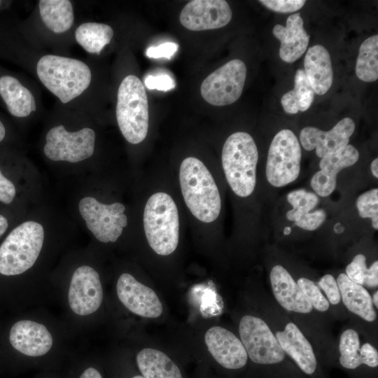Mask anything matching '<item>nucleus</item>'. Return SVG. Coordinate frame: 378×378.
I'll return each instance as SVG.
<instances>
[{"label": "nucleus", "instance_id": "obj_1", "mask_svg": "<svg viewBox=\"0 0 378 378\" xmlns=\"http://www.w3.org/2000/svg\"><path fill=\"white\" fill-rule=\"evenodd\" d=\"M179 181L185 203L192 214L204 223L215 220L220 211L221 200L216 182L204 163L194 157L184 159Z\"/></svg>", "mask_w": 378, "mask_h": 378}, {"label": "nucleus", "instance_id": "obj_2", "mask_svg": "<svg viewBox=\"0 0 378 378\" xmlns=\"http://www.w3.org/2000/svg\"><path fill=\"white\" fill-rule=\"evenodd\" d=\"M42 84L62 103L80 96L89 87L91 70L83 62L55 55H46L36 64Z\"/></svg>", "mask_w": 378, "mask_h": 378}, {"label": "nucleus", "instance_id": "obj_3", "mask_svg": "<svg viewBox=\"0 0 378 378\" xmlns=\"http://www.w3.org/2000/svg\"><path fill=\"white\" fill-rule=\"evenodd\" d=\"M222 165L227 181L238 196L246 197L256 183L258 152L253 137L244 132L232 134L222 150Z\"/></svg>", "mask_w": 378, "mask_h": 378}, {"label": "nucleus", "instance_id": "obj_4", "mask_svg": "<svg viewBox=\"0 0 378 378\" xmlns=\"http://www.w3.org/2000/svg\"><path fill=\"white\" fill-rule=\"evenodd\" d=\"M44 237L43 225L35 220L12 228L0 245V274L13 276L29 270L40 255Z\"/></svg>", "mask_w": 378, "mask_h": 378}, {"label": "nucleus", "instance_id": "obj_5", "mask_svg": "<svg viewBox=\"0 0 378 378\" xmlns=\"http://www.w3.org/2000/svg\"><path fill=\"white\" fill-rule=\"evenodd\" d=\"M144 227L148 244L156 253L168 255L176 250L179 237L178 213L169 195L159 192L149 197L144 211Z\"/></svg>", "mask_w": 378, "mask_h": 378}, {"label": "nucleus", "instance_id": "obj_6", "mask_svg": "<svg viewBox=\"0 0 378 378\" xmlns=\"http://www.w3.org/2000/svg\"><path fill=\"white\" fill-rule=\"evenodd\" d=\"M116 119L124 138L137 144L146 137L148 130V102L145 88L134 75L124 78L117 94Z\"/></svg>", "mask_w": 378, "mask_h": 378}, {"label": "nucleus", "instance_id": "obj_7", "mask_svg": "<svg viewBox=\"0 0 378 378\" xmlns=\"http://www.w3.org/2000/svg\"><path fill=\"white\" fill-rule=\"evenodd\" d=\"M301 147L295 134L290 130L279 131L269 148L266 177L273 186L279 188L293 182L299 176Z\"/></svg>", "mask_w": 378, "mask_h": 378}, {"label": "nucleus", "instance_id": "obj_8", "mask_svg": "<svg viewBox=\"0 0 378 378\" xmlns=\"http://www.w3.org/2000/svg\"><path fill=\"white\" fill-rule=\"evenodd\" d=\"M78 210L87 228L103 243L115 242L127 225L125 207L120 202L106 204L86 196L80 200Z\"/></svg>", "mask_w": 378, "mask_h": 378}, {"label": "nucleus", "instance_id": "obj_9", "mask_svg": "<svg viewBox=\"0 0 378 378\" xmlns=\"http://www.w3.org/2000/svg\"><path fill=\"white\" fill-rule=\"evenodd\" d=\"M95 138V132L91 128L69 132L63 125H57L48 131L43 153L52 161L79 162L93 155Z\"/></svg>", "mask_w": 378, "mask_h": 378}, {"label": "nucleus", "instance_id": "obj_10", "mask_svg": "<svg viewBox=\"0 0 378 378\" xmlns=\"http://www.w3.org/2000/svg\"><path fill=\"white\" fill-rule=\"evenodd\" d=\"M246 77L244 62L239 59H232L203 80L200 87L201 94L211 105H230L240 97Z\"/></svg>", "mask_w": 378, "mask_h": 378}, {"label": "nucleus", "instance_id": "obj_11", "mask_svg": "<svg viewBox=\"0 0 378 378\" xmlns=\"http://www.w3.org/2000/svg\"><path fill=\"white\" fill-rule=\"evenodd\" d=\"M241 342L248 356L258 364H275L285 357L277 339L267 324L261 318L246 315L239 326Z\"/></svg>", "mask_w": 378, "mask_h": 378}, {"label": "nucleus", "instance_id": "obj_12", "mask_svg": "<svg viewBox=\"0 0 378 378\" xmlns=\"http://www.w3.org/2000/svg\"><path fill=\"white\" fill-rule=\"evenodd\" d=\"M70 308L76 314L86 316L95 312L103 300V289L98 272L83 265L74 272L68 293Z\"/></svg>", "mask_w": 378, "mask_h": 378}, {"label": "nucleus", "instance_id": "obj_13", "mask_svg": "<svg viewBox=\"0 0 378 378\" xmlns=\"http://www.w3.org/2000/svg\"><path fill=\"white\" fill-rule=\"evenodd\" d=\"M232 10L224 0H193L182 9L179 20L191 31H204L221 28L232 19Z\"/></svg>", "mask_w": 378, "mask_h": 378}, {"label": "nucleus", "instance_id": "obj_14", "mask_svg": "<svg viewBox=\"0 0 378 378\" xmlns=\"http://www.w3.org/2000/svg\"><path fill=\"white\" fill-rule=\"evenodd\" d=\"M118 297L131 312L145 318L159 317L162 304L153 290L128 273L122 274L116 284Z\"/></svg>", "mask_w": 378, "mask_h": 378}, {"label": "nucleus", "instance_id": "obj_15", "mask_svg": "<svg viewBox=\"0 0 378 378\" xmlns=\"http://www.w3.org/2000/svg\"><path fill=\"white\" fill-rule=\"evenodd\" d=\"M354 130V121L344 118L329 131L314 127H304L300 134V141L305 150L315 149L317 156L323 158L348 145Z\"/></svg>", "mask_w": 378, "mask_h": 378}, {"label": "nucleus", "instance_id": "obj_16", "mask_svg": "<svg viewBox=\"0 0 378 378\" xmlns=\"http://www.w3.org/2000/svg\"><path fill=\"white\" fill-rule=\"evenodd\" d=\"M208 351L225 368L235 370L243 368L248 355L241 340L230 330L220 326L210 328L204 335Z\"/></svg>", "mask_w": 378, "mask_h": 378}, {"label": "nucleus", "instance_id": "obj_17", "mask_svg": "<svg viewBox=\"0 0 378 378\" xmlns=\"http://www.w3.org/2000/svg\"><path fill=\"white\" fill-rule=\"evenodd\" d=\"M8 340L14 349L29 357L43 356L52 346V337L47 328L30 320L15 323L9 331Z\"/></svg>", "mask_w": 378, "mask_h": 378}, {"label": "nucleus", "instance_id": "obj_18", "mask_svg": "<svg viewBox=\"0 0 378 378\" xmlns=\"http://www.w3.org/2000/svg\"><path fill=\"white\" fill-rule=\"evenodd\" d=\"M359 158L358 150L348 144L334 153L321 158L320 170L311 179V186L316 195L327 197L336 188L337 174L354 165Z\"/></svg>", "mask_w": 378, "mask_h": 378}, {"label": "nucleus", "instance_id": "obj_19", "mask_svg": "<svg viewBox=\"0 0 378 378\" xmlns=\"http://www.w3.org/2000/svg\"><path fill=\"white\" fill-rule=\"evenodd\" d=\"M303 25L300 13H297L288 16L286 27L276 24L272 29L280 41L279 57L287 63L295 62L307 50L309 36Z\"/></svg>", "mask_w": 378, "mask_h": 378}, {"label": "nucleus", "instance_id": "obj_20", "mask_svg": "<svg viewBox=\"0 0 378 378\" xmlns=\"http://www.w3.org/2000/svg\"><path fill=\"white\" fill-rule=\"evenodd\" d=\"M270 277L273 294L282 307L288 311L302 314L312 311V306L284 267H273Z\"/></svg>", "mask_w": 378, "mask_h": 378}, {"label": "nucleus", "instance_id": "obj_21", "mask_svg": "<svg viewBox=\"0 0 378 378\" xmlns=\"http://www.w3.org/2000/svg\"><path fill=\"white\" fill-rule=\"evenodd\" d=\"M287 200L293 206L286 213V218L306 230H315L325 221L326 214L323 209L310 212L318 204L319 200L316 193L303 189L293 190L287 195Z\"/></svg>", "mask_w": 378, "mask_h": 378}, {"label": "nucleus", "instance_id": "obj_22", "mask_svg": "<svg viewBox=\"0 0 378 378\" xmlns=\"http://www.w3.org/2000/svg\"><path fill=\"white\" fill-rule=\"evenodd\" d=\"M276 338L284 352L287 353L306 374H313L316 359L312 346L298 327L288 323L283 331L276 333Z\"/></svg>", "mask_w": 378, "mask_h": 378}, {"label": "nucleus", "instance_id": "obj_23", "mask_svg": "<svg viewBox=\"0 0 378 378\" xmlns=\"http://www.w3.org/2000/svg\"><path fill=\"white\" fill-rule=\"evenodd\" d=\"M304 72L314 92L322 95L330 88L333 71L330 56L321 45L310 47L304 59Z\"/></svg>", "mask_w": 378, "mask_h": 378}, {"label": "nucleus", "instance_id": "obj_24", "mask_svg": "<svg viewBox=\"0 0 378 378\" xmlns=\"http://www.w3.org/2000/svg\"><path fill=\"white\" fill-rule=\"evenodd\" d=\"M0 95L9 113L15 117L25 118L36 110L31 92L15 77H0Z\"/></svg>", "mask_w": 378, "mask_h": 378}, {"label": "nucleus", "instance_id": "obj_25", "mask_svg": "<svg viewBox=\"0 0 378 378\" xmlns=\"http://www.w3.org/2000/svg\"><path fill=\"white\" fill-rule=\"evenodd\" d=\"M337 284L342 302L350 312L369 322L376 319L372 298L363 286L353 282L344 273L338 276Z\"/></svg>", "mask_w": 378, "mask_h": 378}, {"label": "nucleus", "instance_id": "obj_26", "mask_svg": "<svg viewBox=\"0 0 378 378\" xmlns=\"http://www.w3.org/2000/svg\"><path fill=\"white\" fill-rule=\"evenodd\" d=\"M136 360L144 378H183L176 364L161 351L145 348L137 354Z\"/></svg>", "mask_w": 378, "mask_h": 378}, {"label": "nucleus", "instance_id": "obj_27", "mask_svg": "<svg viewBox=\"0 0 378 378\" xmlns=\"http://www.w3.org/2000/svg\"><path fill=\"white\" fill-rule=\"evenodd\" d=\"M38 8L42 21L54 33H64L73 25L74 13L70 1L41 0Z\"/></svg>", "mask_w": 378, "mask_h": 378}, {"label": "nucleus", "instance_id": "obj_28", "mask_svg": "<svg viewBox=\"0 0 378 378\" xmlns=\"http://www.w3.org/2000/svg\"><path fill=\"white\" fill-rule=\"evenodd\" d=\"M294 81V88L285 93L281 99L283 108L288 114L307 111L314 99L315 92L304 69L297 70Z\"/></svg>", "mask_w": 378, "mask_h": 378}, {"label": "nucleus", "instance_id": "obj_29", "mask_svg": "<svg viewBox=\"0 0 378 378\" xmlns=\"http://www.w3.org/2000/svg\"><path fill=\"white\" fill-rule=\"evenodd\" d=\"M113 36L111 26L98 22H85L80 24L75 31L78 43L88 52L99 54Z\"/></svg>", "mask_w": 378, "mask_h": 378}, {"label": "nucleus", "instance_id": "obj_30", "mask_svg": "<svg viewBox=\"0 0 378 378\" xmlns=\"http://www.w3.org/2000/svg\"><path fill=\"white\" fill-rule=\"evenodd\" d=\"M357 77L365 82L378 78V36L373 35L360 45L356 64Z\"/></svg>", "mask_w": 378, "mask_h": 378}, {"label": "nucleus", "instance_id": "obj_31", "mask_svg": "<svg viewBox=\"0 0 378 378\" xmlns=\"http://www.w3.org/2000/svg\"><path fill=\"white\" fill-rule=\"evenodd\" d=\"M340 363L346 369H355L362 365L358 332L353 329L344 330L340 340Z\"/></svg>", "mask_w": 378, "mask_h": 378}, {"label": "nucleus", "instance_id": "obj_32", "mask_svg": "<svg viewBox=\"0 0 378 378\" xmlns=\"http://www.w3.org/2000/svg\"><path fill=\"white\" fill-rule=\"evenodd\" d=\"M356 206L360 217L370 218L374 229H378V189L373 188L360 195Z\"/></svg>", "mask_w": 378, "mask_h": 378}, {"label": "nucleus", "instance_id": "obj_33", "mask_svg": "<svg viewBox=\"0 0 378 378\" xmlns=\"http://www.w3.org/2000/svg\"><path fill=\"white\" fill-rule=\"evenodd\" d=\"M297 284L312 307L320 312H326L328 309L329 302L314 281L302 277L298 280Z\"/></svg>", "mask_w": 378, "mask_h": 378}, {"label": "nucleus", "instance_id": "obj_34", "mask_svg": "<svg viewBox=\"0 0 378 378\" xmlns=\"http://www.w3.org/2000/svg\"><path fill=\"white\" fill-rule=\"evenodd\" d=\"M18 188L15 181L0 164V202L4 205H11L15 202Z\"/></svg>", "mask_w": 378, "mask_h": 378}, {"label": "nucleus", "instance_id": "obj_35", "mask_svg": "<svg viewBox=\"0 0 378 378\" xmlns=\"http://www.w3.org/2000/svg\"><path fill=\"white\" fill-rule=\"evenodd\" d=\"M366 258L363 254L356 255L351 263L346 267V275L353 282L363 285L368 268L366 266Z\"/></svg>", "mask_w": 378, "mask_h": 378}, {"label": "nucleus", "instance_id": "obj_36", "mask_svg": "<svg viewBox=\"0 0 378 378\" xmlns=\"http://www.w3.org/2000/svg\"><path fill=\"white\" fill-rule=\"evenodd\" d=\"M267 8L281 13L296 12L303 7L306 1L302 0H260Z\"/></svg>", "mask_w": 378, "mask_h": 378}, {"label": "nucleus", "instance_id": "obj_37", "mask_svg": "<svg viewBox=\"0 0 378 378\" xmlns=\"http://www.w3.org/2000/svg\"><path fill=\"white\" fill-rule=\"evenodd\" d=\"M319 286L326 293L328 302L337 304L341 300V295L336 279L331 274L324 275L318 281Z\"/></svg>", "mask_w": 378, "mask_h": 378}, {"label": "nucleus", "instance_id": "obj_38", "mask_svg": "<svg viewBox=\"0 0 378 378\" xmlns=\"http://www.w3.org/2000/svg\"><path fill=\"white\" fill-rule=\"evenodd\" d=\"M144 83L148 89L168 91L175 88L174 79L167 74L148 75L144 79Z\"/></svg>", "mask_w": 378, "mask_h": 378}, {"label": "nucleus", "instance_id": "obj_39", "mask_svg": "<svg viewBox=\"0 0 378 378\" xmlns=\"http://www.w3.org/2000/svg\"><path fill=\"white\" fill-rule=\"evenodd\" d=\"M178 44L173 42H165L156 47H150L146 50V55L150 58L164 57L171 59L178 50Z\"/></svg>", "mask_w": 378, "mask_h": 378}, {"label": "nucleus", "instance_id": "obj_40", "mask_svg": "<svg viewBox=\"0 0 378 378\" xmlns=\"http://www.w3.org/2000/svg\"><path fill=\"white\" fill-rule=\"evenodd\" d=\"M360 356L362 364L371 368H376L378 365L377 351L370 343H365L360 347Z\"/></svg>", "mask_w": 378, "mask_h": 378}, {"label": "nucleus", "instance_id": "obj_41", "mask_svg": "<svg viewBox=\"0 0 378 378\" xmlns=\"http://www.w3.org/2000/svg\"><path fill=\"white\" fill-rule=\"evenodd\" d=\"M363 285L368 288H375L378 286V262L374 261L368 269Z\"/></svg>", "mask_w": 378, "mask_h": 378}, {"label": "nucleus", "instance_id": "obj_42", "mask_svg": "<svg viewBox=\"0 0 378 378\" xmlns=\"http://www.w3.org/2000/svg\"><path fill=\"white\" fill-rule=\"evenodd\" d=\"M78 378H103V377L97 368L90 366L80 373Z\"/></svg>", "mask_w": 378, "mask_h": 378}, {"label": "nucleus", "instance_id": "obj_43", "mask_svg": "<svg viewBox=\"0 0 378 378\" xmlns=\"http://www.w3.org/2000/svg\"><path fill=\"white\" fill-rule=\"evenodd\" d=\"M10 216L4 212H0V237H2L10 226Z\"/></svg>", "mask_w": 378, "mask_h": 378}, {"label": "nucleus", "instance_id": "obj_44", "mask_svg": "<svg viewBox=\"0 0 378 378\" xmlns=\"http://www.w3.org/2000/svg\"><path fill=\"white\" fill-rule=\"evenodd\" d=\"M371 171L373 176L376 178L378 177V159H374L371 163Z\"/></svg>", "mask_w": 378, "mask_h": 378}, {"label": "nucleus", "instance_id": "obj_45", "mask_svg": "<svg viewBox=\"0 0 378 378\" xmlns=\"http://www.w3.org/2000/svg\"><path fill=\"white\" fill-rule=\"evenodd\" d=\"M6 136V129L4 123L0 120V143L2 142Z\"/></svg>", "mask_w": 378, "mask_h": 378}, {"label": "nucleus", "instance_id": "obj_46", "mask_svg": "<svg viewBox=\"0 0 378 378\" xmlns=\"http://www.w3.org/2000/svg\"><path fill=\"white\" fill-rule=\"evenodd\" d=\"M378 291L377 290L374 295H373V297H372V303H374V304L375 305L376 307H378Z\"/></svg>", "mask_w": 378, "mask_h": 378}, {"label": "nucleus", "instance_id": "obj_47", "mask_svg": "<svg viewBox=\"0 0 378 378\" xmlns=\"http://www.w3.org/2000/svg\"><path fill=\"white\" fill-rule=\"evenodd\" d=\"M290 231H291L290 227H285L284 232L285 234H290Z\"/></svg>", "mask_w": 378, "mask_h": 378}, {"label": "nucleus", "instance_id": "obj_48", "mask_svg": "<svg viewBox=\"0 0 378 378\" xmlns=\"http://www.w3.org/2000/svg\"><path fill=\"white\" fill-rule=\"evenodd\" d=\"M130 378H144L141 375H135V376H133Z\"/></svg>", "mask_w": 378, "mask_h": 378}, {"label": "nucleus", "instance_id": "obj_49", "mask_svg": "<svg viewBox=\"0 0 378 378\" xmlns=\"http://www.w3.org/2000/svg\"><path fill=\"white\" fill-rule=\"evenodd\" d=\"M0 4H1V1H0Z\"/></svg>", "mask_w": 378, "mask_h": 378}]
</instances>
